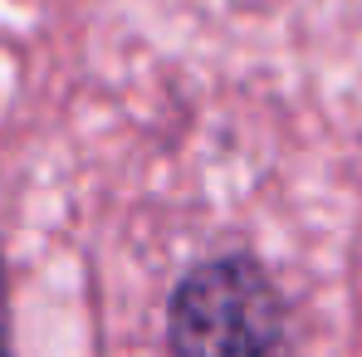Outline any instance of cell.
Listing matches in <instances>:
<instances>
[{
	"label": "cell",
	"instance_id": "obj_1",
	"mask_svg": "<svg viewBox=\"0 0 362 357\" xmlns=\"http://www.w3.org/2000/svg\"><path fill=\"white\" fill-rule=\"evenodd\" d=\"M172 357H284V313L269 274L240 259L191 269L167 308Z\"/></svg>",
	"mask_w": 362,
	"mask_h": 357
},
{
	"label": "cell",
	"instance_id": "obj_2",
	"mask_svg": "<svg viewBox=\"0 0 362 357\" xmlns=\"http://www.w3.org/2000/svg\"><path fill=\"white\" fill-rule=\"evenodd\" d=\"M0 357H10V338H5V269H0Z\"/></svg>",
	"mask_w": 362,
	"mask_h": 357
}]
</instances>
